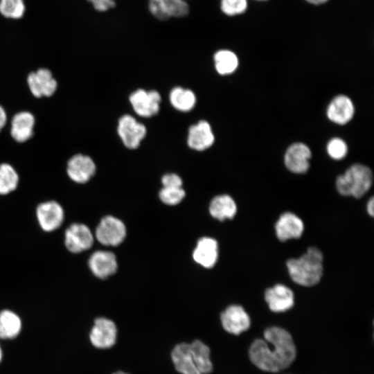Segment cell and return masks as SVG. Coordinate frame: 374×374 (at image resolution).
I'll return each instance as SVG.
<instances>
[{
  "label": "cell",
  "mask_w": 374,
  "mask_h": 374,
  "mask_svg": "<svg viewBox=\"0 0 374 374\" xmlns=\"http://www.w3.org/2000/svg\"><path fill=\"white\" fill-rule=\"evenodd\" d=\"M265 340L256 339L249 353L252 363L267 372H278L288 367L296 357V350L291 335L279 327H271L264 332Z\"/></svg>",
  "instance_id": "1"
},
{
  "label": "cell",
  "mask_w": 374,
  "mask_h": 374,
  "mask_svg": "<svg viewBox=\"0 0 374 374\" xmlns=\"http://www.w3.org/2000/svg\"><path fill=\"white\" fill-rule=\"evenodd\" d=\"M323 254L317 247H309L307 251L298 258L287 260V267L292 279L303 286L317 284L323 275Z\"/></svg>",
  "instance_id": "2"
},
{
  "label": "cell",
  "mask_w": 374,
  "mask_h": 374,
  "mask_svg": "<svg viewBox=\"0 0 374 374\" xmlns=\"http://www.w3.org/2000/svg\"><path fill=\"white\" fill-rule=\"evenodd\" d=\"M372 182L371 169L364 165L355 163L337 178L336 187L342 195L359 198L368 191Z\"/></svg>",
  "instance_id": "3"
},
{
  "label": "cell",
  "mask_w": 374,
  "mask_h": 374,
  "mask_svg": "<svg viewBox=\"0 0 374 374\" xmlns=\"http://www.w3.org/2000/svg\"><path fill=\"white\" fill-rule=\"evenodd\" d=\"M125 226L119 219L107 215L98 224L95 236L98 241L106 246H117L125 239Z\"/></svg>",
  "instance_id": "4"
},
{
  "label": "cell",
  "mask_w": 374,
  "mask_h": 374,
  "mask_svg": "<svg viewBox=\"0 0 374 374\" xmlns=\"http://www.w3.org/2000/svg\"><path fill=\"white\" fill-rule=\"evenodd\" d=\"M36 217L43 231L52 232L62 226L64 220V211L59 202L54 200L46 201L37 206Z\"/></svg>",
  "instance_id": "5"
},
{
  "label": "cell",
  "mask_w": 374,
  "mask_h": 374,
  "mask_svg": "<svg viewBox=\"0 0 374 374\" xmlns=\"http://www.w3.org/2000/svg\"><path fill=\"white\" fill-rule=\"evenodd\" d=\"M64 242L69 251L78 253L91 247L93 235L86 224L73 223L65 230Z\"/></svg>",
  "instance_id": "6"
},
{
  "label": "cell",
  "mask_w": 374,
  "mask_h": 374,
  "mask_svg": "<svg viewBox=\"0 0 374 374\" xmlns=\"http://www.w3.org/2000/svg\"><path fill=\"white\" fill-rule=\"evenodd\" d=\"M117 132L124 145L132 150L139 146L147 130L145 125L133 116L125 114L118 120Z\"/></svg>",
  "instance_id": "7"
},
{
  "label": "cell",
  "mask_w": 374,
  "mask_h": 374,
  "mask_svg": "<svg viewBox=\"0 0 374 374\" xmlns=\"http://www.w3.org/2000/svg\"><path fill=\"white\" fill-rule=\"evenodd\" d=\"M117 337V328L112 320L99 317L95 319L89 339L93 346L100 349L112 347Z\"/></svg>",
  "instance_id": "8"
},
{
  "label": "cell",
  "mask_w": 374,
  "mask_h": 374,
  "mask_svg": "<svg viewBox=\"0 0 374 374\" xmlns=\"http://www.w3.org/2000/svg\"><path fill=\"white\" fill-rule=\"evenodd\" d=\"M130 101L134 111L139 116L151 117L159 110L161 96L155 90L147 91L139 89L130 94Z\"/></svg>",
  "instance_id": "9"
},
{
  "label": "cell",
  "mask_w": 374,
  "mask_h": 374,
  "mask_svg": "<svg viewBox=\"0 0 374 374\" xmlns=\"http://www.w3.org/2000/svg\"><path fill=\"white\" fill-rule=\"evenodd\" d=\"M148 9L152 15L160 20L184 17L190 11L186 0H148Z\"/></svg>",
  "instance_id": "10"
},
{
  "label": "cell",
  "mask_w": 374,
  "mask_h": 374,
  "mask_svg": "<svg viewBox=\"0 0 374 374\" xmlns=\"http://www.w3.org/2000/svg\"><path fill=\"white\" fill-rule=\"evenodd\" d=\"M223 328L229 333L238 335L247 330L250 326L249 316L244 308L238 305H232L226 308L220 315Z\"/></svg>",
  "instance_id": "11"
},
{
  "label": "cell",
  "mask_w": 374,
  "mask_h": 374,
  "mask_svg": "<svg viewBox=\"0 0 374 374\" xmlns=\"http://www.w3.org/2000/svg\"><path fill=\"white\" fill-rule=\"evenodd\" d=\"M66 172L73 181L84 184L95 174L96 165L89 157L78 154L72 157L68 161Z\"/></svg>",
  "instance_id": "12"
},
{
  "label": "cell",
  "mask_w": 374,
  "mask_h": 374,
  "mask_svg": "<svg viewBox=\"0 0 374 374\" xmlns=\"http://www.w3.org/2000/svg\"><path fill=\"white\" fill-rule=\"evenodd\" d=\"M311 157L310 148L303 143L291 145L285 154V164L294 173L301 174L308 171Z\"/></svg>",
  "instance_id": "13"
},
{
  "label": "cell",
  "mask_w": 374,
  "mask_h": 374,
  "mask_svg": "<svg viewBox=\"0 0 374 374\" xmlns=\"http://www.w3.org/2000/svg\"><path fill=\"white\" fill-rule=\"evenodd\" d=\"M32 93L37 98L52 96L57 89V82L51 72L46 69H39L30 73L27 78Z\"/></svg>",
  "instance_id": "14"
},
{
  "label": "cell",
  "mask_w": 374,
  "mask_h": 374,
  "mask_svg": "<svg viewBox=\"0 0 374 374\" xmlns=\"http://www.w3.org/2000/svg\"><path fill=\"white\" fill-rule=\"evenodd\" d=\"M88 265L93 274L102 279L114 274L117 269L116 256L108 251H94L89 257Z\"/></svg>",
  "instance_id": "15"
},
{
  "label": "cell",
  "mask_w": 374,
  "mask_h": 374,
  "mask_svg": "<svg viewBox=\"0 0 374 374\" xmlns=\"http://www.w3.org/2000/svg\"><path fill=\"white\" fill-rule=\"evenodd\" d=\"M265 299L269 309L275 312L287 311L292 308L294 303L292 291L282 284L267 289Z\"/></svg>",
  "instance_id": "16"
},
{
  "label": "cell",
  "mask_w": 374,
  "mask_h": 374,
  "mask_svg": "<svg viewBox=\"0 0 374 374\" xmlns=\"http://www.w3.org/2000/svg\"><path fill=\"white\" fill-rule=\"evenodd\" d=\"M214 140L211 127L207 121H200L189 127L187 143L191 149L205 150L213 144Z\"/></svg>",
  "instance_id": "17"
},
{
  "label": "cell",
  "mask_w": 374,
  "mask_h": 374,
  "mask_svg": "<svg viewBox=\"0 0 374 374\" xmlns=\"http://www.w3.org/2000/svg\"><path fill=\"white\" fill-rule=\"evenodd\" d=\"M277 238L281 241L299 238L301 236L304 225L296 215L291 212L283 213L275 225Z\"/></svg>",
  "instance_id": "18"
},
{
  "label": "cell",
  "mask_w": 374,
  "mask_h": 374,
  "mask_svg": "<svg viewBox=\"0 0 374 374\" xmlns=\"http://www.w3.org/2000/svg\"><path fill=\"white\" fill-rule=\"evenodd\" d=\"M354 115V106L346 96L335 97L327 109L328 118L335 123L344 125L349 122Z\"/></svg>",
  "instance_id": "19"
},
{
  "label": "cell",
  "mask_w": 374,
  "mask_h": 374,
  "mask_svg": "<svg viewBox=\"0 0 374 374\" xmlns=\"http://www.w3.org/2000/svg\"><path fill=\"white\" fill-rule=\"evenodd\" d=\"M175 368L181 374H201L197 370L190 350V344H176L171 351Z\"/></svg>",
  "instance_id": "20"
},
{
  "label": "cell",
  "mask_w": 374,
  "mask_h": 374,
  "mask_svg": "<svg viewBox=\"0 0 374 374\" xmlns=\"http://www.w3.org/2000/svg\"><path fill=\"white\" fill-rule=\"evenodd\" d=\"M195 261L205 268H211L218 258V244L217 241L209 237L199 239L193 251Z\"/></svg>",
  "instance_id": "21"
},
{
  "label": "cell",
  "mask_w": 374,
  "mask_h": 374,
  "mask_svg": "<svg viewBox=\"0 0 374 374\" xmlns=\"http://www.w3.org/2000/svg\"><path fill=\"white\" fill-rule=\"evenodd\" d=\"M35 118L28 112L15 115L11 123V136L17 142H25L33 135Z\"/></svg>",
  "instance_id": "22"
},
{
  "label": "cell",
  "mask_w": 374,
  "mask_h": 374,
  "mask_svg": "<svg viewBox=\"0 0 374 374\" xmlns=\"http://www.w3.org/2000/svg\"><path fill=\"white\" fill-rule=\"evenodd\" d=\"M211 215L218 220L232 219L237 211V206L233 198L228 195L215 197L209 206Z\"/></svg>",
  "instance_id": "23"
},
{
  "label": "cell",
  "mask_w": 374,
  "mask_h": 374,
  "mask_svg": "<svg viewBox=\"0 0 374 374\" xmlns=\"http://www.w3.org/2000/svg\"><path fill=\"white\" fill-rule=\"evenodd\" d=\"M190 350L196 367L201 374H208L213 371L210 359V348L202 341L196 339L190 343Z\"/></svg>",
  "instance_id": "24"
},
{
  "label": "cell",
  "mask_w": 374,
  "mask_h": 374,
  "mask_svg": "<svg viewBox=\"0 0 374 374\" xmlns=\"http://www.w3.org/2000/svg\"><path fill=\"white\" fill-rule=\"evenodd\" d=\"M21 328V321L16 313L9 310L0 312V338L12 339L18 335Z\"/></svg>",
  "instance_id": "25"
},
{
  "label": "cell",
  "mask_w": 374,
  "mask_h": 374,
  "mask_svg": "<svg viewBox=\"0 0 374 374\" xmlns=\"http://www.w3.org/2000/svg\"><path fill=\"white\" fill-rule=\"evenodd\" d=\"M169 98L174 108L184 112L191 110L196 103L195 93L190 89L180 87H176L171 90Z\"/></svg>",
  "instance_id": "26"
},
{
  "label": "cell",
  "mask_w": 374,
  "mask_h": 374,
  "mask_svg": "<svg viewBox=\"0 0 374 374\" xmlns=\"http://www.w3.org/2000/svg\"><path fill=\"white\" fill-rule=\"evenodd\" d=\"M216 71L221 75L231 74L238 65L236 55L229 50H220L214 55Z\"/></svg>",
  "instance_id": "27"
},
{
  "label": "cell",
  "mask_w": 374,
  "mask_h": 374,
  "mask_svg": "<svg viewBox=\"0 0 374 374\" xmlns=\"http://www.w3.org/2000/svg\"><path fill=\"white\" fill-rule=\"evenodd\" d=\"M19 184V176L14 168L8 163L0 164V195L14 191Z\"/></svg>",
  "instance_id": "28"
},
{
  "label": "cell",
  "mask_w": 374,
  "mask_h": 374,
  "mask_svg": "<svg viewBox=\"0 0 374 374\" xmlns=\"http://www.w3.org/2000/svg\"><path fill=\"white\" fill-rule=\"evenodd\" d=\"M25 10L24 0H0V13L6 18L19 19Z\"/></svg>",
  "instance_id": "29"
},
{
  "label": "cell",
  "mask_w": 374,
  "mask_h": 374,
  "mask_svg": "<svg viewBox=\"0 0 374 374\" xmlns=\"http://www.w3.org/2000/svg\"><path fill=\"white\" fill-rule=\"evenodd\" d=\"M185 191L181 187H163L159 192L161 200L168 205H176L184 197Z\"/></svg>",
  "instance_id": "30"
},
{
  "label": "cell",
  "mask_w": 374,
  "mask_h": 374,
  "mask_svg": "<svg viewBox=\"0 0 374 374\" xmlns=\"http://www.w3.org/2000/svg\"><path fill=\"white\" fill-rule=\"evenodd\" d=\"M220 8L223 13L233 16L243 13L247 8V0H221Z\"/></svg>",
  "instance_id": "31"
},
{
  "label": "cell",
  "mask_w": 374,
  "mask_h": 374,
  "mask_svg": "<svg viewBox=\"0 0 374 374\" xmlns=\"http://www.w3.org/2000/svg\"><path fill=\"white\" fill-rule=\"evenodd\" d=\"M327 152L331 158L337 160L344 158L348 152L346 143L339 138H334L327 145Z\"/></svg>",
  "instance_id": "32"
},
{
  "label": "cell",
  "mask_w": 374,
  "mask_h": 374,
  "mask_svg": "<svg viewBox=\"0 0 374 374\" xmlns=\"http://www.w3.org/2000/svg\"><path fill=\"white\" fill-rule=\"evenodd\" d=\"M161 182L163 187H181L182 186L181 177L174 173L163 175L161 179Z\"/></svg>",
  "instance_id": "33"
},
{
  "label": "cell",
  "mask_w": 374,
  "mask_h": 374,
  "mask_svg": "<svg viewBox=\"0 0 374 374\" xmlns=\"http://www.w3.org/2000/svg\"><path fill=\"white\" fill-rule=\"evenodd\" d=\"M98 12H105L116 6L115 0H87Z\"/></svg>",
  "instance_id": "34"
},
{
  "label": "cell",
  "mask_w": 374,
  "mask_h": 374,
  "mask_svg": "<svg viewBox=\"0 0 374 374\" xmlns=\"http://www.w3.org/2000/svg\"><path fill=\"white\" fill-rule=\"evenodd\" d=\"M6 122V114L2 107L0 106V131Z\"/></svg>",
  "instance_id": "35"
},
{
  "label": "cell",
  "mask_w": 374,
  "mask_h": 374,
  "mask_svg": "<svg viewBox=\"0 0 374 374\" xmlns=\"http://www.w3.org/2000/svg\"><path fill=\"white\" fill-rule=\"evenodd\" d=\"M367 212L371 216H373L374 214V199L373 197H371L368 203L366 206Z\"/></svg>",
  "instance_id": "36"
},
{
  "label": "cell",
  "mask_w": 374,
  "mask_h": 374,
  "mask_svg": "<svg viewBox=\"0 0 374 374\" xmlns=\"http://www.w3.org/2000/svg\"><path fill=\"white\" fill-rule=\"evenodd\" d=\"M305 1L312 4L320 5V4L326 3L328 0H305Z\"/></svg>",
  "instance_id": "37"
},
{
  "label": "cell",
  "mask_w": 374,
  "mask_h": 374,
  "mask_svg": "<svg viewBox=\"0 0 374 374\" xmlns=\"http://www.w3.org/2000/svg\"><path fill=\"white\" fill-rule=\"evenodd\" d=\"M112 374H130V373H125L124 371H120L115 372V373H114Z\"/></svg>",
  "instance_id": "38"
},
{
  "label": "cell",
  "mask_w": 374,
  "mask_h": 374,
  "mask_svg": "<svg viewBox=\"0 0 374 374\" xmlns=\"http://www.w3.org/2000/svg\"><path fill=\"white\" fill-rule=\"evenodd\" d=\"M1 357H2V354H1V348H0V361L1 359Z\"/></svg>",
  "instance_id": "39"
}]
</instances>
